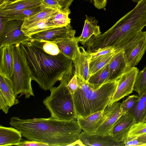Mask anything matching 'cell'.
<instances>
[{"mask_svg":"<svg viewBox=\"0 0 146 146\" xmlns=\"http://www.w3.org/2000/svg\"><path fill=\"white\" fill-rule=\"evenodd\" d=\"M78 88L72 94L76 118L103 110L109 104L117 84V80L109 82L94 89L77 76Z\"/></svg>","mask_w":146,"mask_h":146,"instance_id":"cell-4","label":"cell"},{"mask_svg":"<svg viewBox=\"0 0 146 146\" xmlns=\"http://www.w3.org/2000/svg\"><path fill=\"white\" fill-rule=\"evenodd\" d=\"M41 0H17L0 5V15L17 12L40 5Z\"/></svg>","mask_w":146,"mask_h":146,"instance_id":"cell-17","label":"cell"},{"mask_svg":"<svg viewBox=\"0 0 146 146\" xmlns=\"http://www.w3.org/2000/svg\"><path fill=\"white\" fill-rule=\"evenodd\" d=\"M118 49L112 53L90 58L89 65L90 76L109 63Z\"/></svg>","mask_w":146,"mask_h":146,"instance_id":"cell-27","label":"cell"},{"mask_svg":"<svg viewBox=\"0 0 146 146\" xmlns=\"http://www.w3.org/2000/svg\"><path fill=\"white\" fill-rule=\"evenodd\" d=\"M79 139L84 146H122L123 142L114 140L110 135L89 134L84 131L81 132Z\"/></svg>","mask_w":146,"mask_h":146,"instance_id":"cell-12","label":"cell"},{"mask_svg":"<svg viewBox=\"0 0 146 146\" xmlns=\"http://www.w3.org/2000/svg\"><path fill=\"white\" fill-rule=\"evenodd\" d=\"M146 26V0H140L135 7L104 33L93 35L84 46L90 53L112 47L122 48L126 43Z\"/></svg>","mask_w":146,"mask_h":146,"instance_id":"cell-2","label":"cell"},{"mask_svg":"<svg viewBox=\"0 0 146 146\" xmlns=\"http://www.w3.org/2000/svg\"><path fill=\"white\" fill-rule=\"evenodd\" d=\"M70 14L60 10L52 18L51 20L57 27L65 26L70 23L71 19L68 17Z\"/></svg>","mask_w":146,"mask_h":146,"instance_id":"cell-31","label":"cell"},{"mask_svg":"<svg viewBox=\"0 0 146 146\" xmlns=\"http://www.w3.org/2000/svg\"><path fill=\"white\" fill-rule=\"evenodd\" d=\"M110 73L109 63L90 76L87 81L89 85L94 89L98 88L103 84L109 82Z\"/></svg>","mask_w":146,"mask_h":146,"instance_id":"cell-23","label":"cell"},{"mask_svg":"<svg viewBox=\"0 0 146 146\" xmlns=\"http://www.w3.org/2000/svg\"><path fill=\"white\" fill-rule=\"evenodd\" d=\"M135 123L131 116L127 113L122 114L113 126L110 135L117 141L123 142L131 126Z\"/></svg>","mask_w":146,"mask_h":146,"instance_id":"cell-15","label":"cell"},{"mask_svg":"<svg viewBox=\"0 0 146 146\" xmlns=\"http://www.w3.org/2000/svg\"><path fill=\"white\" fill-rule=\"evenodd\" d=\"M139 70L136 67H132L122 75L118 80L115 91L109 105L111 104L132 93Z\"/></svg>","mask_w":146,"mask_h":146,"instance_id":"cell-9","label":"cell"},{"mask_svg":"<svg viewBox=\"0 0 146 146\" xmlns=\"http://www.w3.org/2000/svg\"><path fill=\"white\" fill-rule=\"evenodd\" d=\"M9 123L28 140L49 146L71 145L79 139L82 129L75 119L61 120L51 117L22 119L14 116Z\"/></svg>","mask_w":146,"mask_h":146,"instance_id":"cell-1","label":"cell"},{"mask_svg":"<svg viewBox=\"0 0 146 146\" xmlns=\"http://www.w3.org/2000/svg\"><path fill=\"white\" fill-rule=\"evenodd\" d=\"M120 102H115L108 105L105 108L107 112L106 117L102 124L92 133L110 135L113 126L122 114Z\"/></svg>","mask_w":146,"mask_h":146,"instance_id":"cell-11","label":"cell"},{"mask_svg":"<svg viewBox=\"0 0 146 146\" xmlns=\"http://www.w3.org/2000/svg\"><path fill=\"white\" fill-rule=\"evenodd\" d=\"M79 42L78 37H74L63 39L56 44L60 52L72 60L76 56Z\"/></svg>","mask_w":146,"mask_h":146,"instance_id":"cell-22","label":"cell"},{"mask_svg":"<svg viewBox=\"0 0 146 146\" xmlns=\"http://www.w3.org/2000/svg\"><path fill=\"white\" fill-rule=\"evenodd\" d=\"M73 76L72 68L62 76L58 86L50 90V95L44 100L43 103L50 112L51 117L64 121L76 119L72 95L67 87Z\"/></svg>","mask_w":146,"mask_h":146,"instance_id":"cell-5","label":"cell"},{"mask_svg":"<svg viewBox=\"0 0 146 146\" xmlns=\"http://www.w3.org/2000/svg\"><path fill=\"white\" fill-rule=\"evenodd\" d=\"M134 2L138 3L140 0H131Z\"/></svg>","mask_w":146,"mask_h":146,"instance_id":"cell-45","label":"cell"},{"mask_svg":"<svg viewBox=\"0 0 146 146\" xmlns=\"http://www.w3.org/2000/svg\"><path fill=\"white\" fill-rule=\"evenodd\" d=\"M146 146V144H145L143 146Z\"/></svg>","mask_w":146,"mask_h":146,"instance_id":"cell-46","label":"cell"},{"mask_svg":"<svg viewBox=\"0 0 146 146\" xmlns=\"http://www.w3.org/2000/svg\"><path fill=\"white\" fill-rule=\"evenodd\" d=\"M123 143L126 146H141L142 145L138 141L137 137H130L127 135L123 139Z\"/></svg>","mask_w":146,"mask_h":146,"instance_id":"cell-36","label":"cell"},{"mask_svg":"<svg viewBox=\"0 0 146 146\" xmlns=\"http://www.w3.org/2000/svg\"><path fill=\"white\" fill-rule=\"evenodd\" d=\"M146 111V92L140 96L133 107L126 113L131 116L137 123L142 121Z\"/></svg>","mask_w":146,"mask_h":146,"instance_id":"cell-26","label":"cell"},{"mask_svg":"<svg viewBox=\"0 0 146 146\" xmlns=\"http://www.w3.org/2000/svg\"><path fill=\"white\" fill-rule=\"evenodd\" d=\"M122 48L127 66L130 68L135 67L146 50V31L140 32L127 41Z\"/></svg>","mask_w":146,"mask_h":146,"instance_id":"cell-7","label":"cell"},{"mask_svg":"<svg viewBox=\"0 0 146 146\" xmlns=\"http://www.w3.org/2000/svg\"><path fill=\"white\" fill-rule=\"evenodd\" d=\"M23 21L7 19L2 33L0 34V48L6 46L21 44L30 38L21 30Z\"/></svg>","mask_w":146,"mask_h":146,"instance_id":"cell-8","label":"cell"},{"mask_svg":"<svg viewBox=\"0 0 146 146\" xmlns=\"http://www.w3.org/2000/svg\"><path fill=\"white\" fill-rule=\"evenodd\" d=\"M0 92L3 94L10 107L19 103L14 91L11 79L1 74H0Z\"/></svg>","mask_w":146,"mask_h":146,"instance_id":"cell-20","label":"cell"},{"mask_svg":"<svg viewBox=\"0 0 146 146\" xmlns=\"http://www.w3.org/2000/svg\"><path fill=\"white\" fill-rule=\"evenodd\" d=\"M54 16L21 30L27 36L30 38L32 35L50 29L57 27L51 20V19Z\"/></svg>","mask_w":146,"mask_h":146,"instance_id":"cell-28","label":"cell"},{"mask_svg":"<svg viewBox=\"0 0 146 146\" xmlns=\"http://www.w3.org/2000/svg\"><path fill=\"white\" fill-rule=\"evenodd\" d=\"M141 121L146 122V111Z\"/></svg>","mask_w":146,"mask_h":146,"instance_id":"cell-44","label":"cell"},{"mask_svg":"<svg viewBox=\"0 0 146 146\" xmlns=\"http://www.w3.org/2000/svg\"><path fill=\"white\" fill-rule=\"evenodd\" d=\"M107 115L106 109L94 113L86 117L76 118L80 127L88 133H94L102 124Z\"/></svg>","mask_w":146,"mask_h":146,"instance_id":"cell-16","label":"cell"},{"mask_svg":"<svg viewBox=\"0 0 146 146\" xmlns=\"http://www.w3.org/2000/svg\"><path fill=\"white\" fill-rule=\"evenodd\" d=\"M134 90L140 96L146 92V66L139 71L136 77Z\"/></svg>","mask_w":146,"mask_h":146,"instance_id":"cell-30","label":"cell"},{"mask_svg":"<svg viewBox=\"0 0 146 146\" xmlns=\"http://www.w3.org/2000/svg\"><path fill=\"white\" fill-rule=\"evenodd\" d=\"M62 7L61 11L70 13L69 7L74 0H56Z\"/></svg>","mask_w":146,"mask_h":146,"instance_id":"cell-39","label":"cell"},{"mask_svg":"<svg viewBox=\"0 0 146 146\" xmlns=\"http://www.w3.org/2000/svg\"><path fill=\"white\" fill-rule=\"evenodd\" d=\"M10 107L1 93L0 92V109L7 114Z\"/></svg>","mask_w":146,"mask_h":146,"instance_id":"cell-40","label":"cell"},{"mask_svg":"<svg viewBox=\"0 0 146 146\" xmlns=\"http://www.w3.org/2000/svg\"><path fill=\"white\" fill-rule=\"evenodd\" d=\"M60 10L45 7L40 12L24 21L21 30L55 16Z\"/></svg>","mask_w":146,"mask_h":146,"instance_id":"cell-24","label":"cell"},{"mask_svg":"<svg viewBox=\"0 0 146 146\" xmlns=\"http://www.w3.org/2000/svg\"><path fill=\"white\" fill-rule=\"evenodd\" d=\"M140 96L133 94L128 96L120 104V108L122 114H125L133 107Z\"/></svg>","mask_w":146,"mask_h":146,"instance_id":"cell-33","label":"cell"},{"mask_svg":"<svg viewBox=\"0 0 146 146\" xmlns=\"http://www.w3.org/2000/svg\"><path fill=\"white\" fill-rule=\"evenodd\" d=\"M146 134V122L141 121L134 124L131 127L127 136L137 137Z\"/></svg>","mask_w":146,"mask_h":146,"instance_id":"cell-32","label":"cell"},{"mask_svg":"<svg viewBox=\"0 0 146 146\" xmlns=\"http://www.w3.org/2000/svg\"><path fill=\"white\" fill-rule=\"evenodd\" d=\"M13 59L12 75L10 78L16 96L21 94L26 98L34 96L31 84L32 80L25 54L21 44L11 45Z\"/></svg>","mask_w":146,"mask_h":146,"instance_id":"cell-6","label":"cell"},{"mask_svg":"<svg viewBox=\"0 0 146 146\" xmlns=\"http://www.w3.org/2000/svg\"><path fill=\"white\" fill-rule=\"evenodd\" d=\"M22 134L13 127L0 126V146L15 145L22 140Z\"/></svg>","mask_w":146,"mask_h":146,"instance_id":"cell-18","label":"cell"},{"mask_svg":"<svg viewBox=\"0 0 146 146\" xmlns=\"http://www.w3.org/2000/svg\"><path fill=\"white\" fill-rule=\"evenodd\" d=\"M0 74L11 78L12 75L13 66V55L11 46L0 48Z\"/></svg>","mask_w":146,"mask_h":146,"instance_id":"cell-19","label":"cell"},{"mask_svg":"<svg viewBox=\"0 0 146 146\" xmlns=\"http://www.w3.org/2000/svg\"><path fill=\"white\" fill-rule=\"evenodd\" d=\"M138 141L141 143V146H143L146 144V134L141 135L137 137Z\"/></svg>","mask_w":146,"mask_h":146,"instance_id":"cell-42","label":"cell"},{"mask_svg":"<svg viewBox=\"0 0 146 146\" xmlns=\"http://www.w3.org/2000/svg\"><path fill=\"white\" fill-rule=\"evenodd\" d=\"M18 146H49L46 143L42 142L29 140L22 141L15 145Z\"/></svg>","mask_w":146,"mask_h":146,"instance_id":"cell-37","label":"cell"},{"mask_svg":"<svg viewBox=\"0 0 146 146\" xmlns=\"http://www.w3.org/2000/svg\"><path fill=\"white\" fill-rule=\"evenodd\" d=\"M110 73L109 81L118 80L131 68L127 65L123 48L118 49L109 62Z\"/></svg>","mask_w":146,"mask_h":146,"instance_id":"cell-13","label":"cell"},{"mask_svg":"<svg viewBox=\"0 0 146 146\" xmlns=\"http://www.w3.org/2000/svg\"><path fill=\"white\" fill-rule=\"evenodd\" d=\"M98 21L94 17L86 16L82 34L78 36L79 42L82 45L93 35L101 34L100 26L98 25Z\"/></svg>","mask_w":146,"mask_h":146,"instance_id":"cell-21","label":"cell"},{"mask_svg":"<svg viewBox=\"0 0 146 146\" xmlns=\"http://www.w3.org/2000/svg\"><path fill=\"white\" fill-rule=\"evenodd\" d=\"M17 0H0V5L11 3Z\"/></svg>","mask_w":146,"mask_h":146,"instance_id":"cell-43","label":"cell"},{"mask_svg":"<svg viewBox=\"0 0 146 146\" xmlns=\"http://www.w3.org/2000/svg\"><path fill=\"white\" fill-rule=\"evenodd\" d=\"M67 89L71 94H74L78 88L77 76L74 74L67 85Z\"/></svg>","mask_w":146,"mask_h":146,"instance_id":"cell-34","label":"cell"},{"mask_svg":"<svg viewBox=\"0 0 146 146\" xmlns=\"http://www.w3.org/2000/svg\"><path fill=\"white\" fill-rule=\"evenodd\" d=\"M95 7L99 9L104 8L106 6L107 0H93Z\"/></svg>","mask_w":146,"mask_h":146,"instance_id":"cell-41","label":"cell"},{"mask_svg":"<svg viewBox=\"0 0 146 146\" xmlns=\"http://www.w3.org/2000/svg\"><path fill=\"white\" fill-rule=\"evenodd\" d=\"M25 54L32 80L44 90H50L73 68L72 60L61 52L48 54L29 40L21 44Z\"/></svg>","mask_w":146,"mask_h":146,"instance_id":"cell-3","label":"cell"},{"mask_svg":"<svg viewBox=\"0 0 146 146\" xmlns=\"http://www.w3.org/2000/svg\"><path fill=\"white\" fill-rule=\"evenodd\" d=\"M90 54L83 47H78L75 58L72 60L75 67L74 74L87 82L90 77L89 65Z\"/></svg>","mask_w":146,"mask_h":146,"instance_id":"cell-14","label":"cell"},{"mask_svg":"<svg viewBox=\"0 0 146 146\" xmlns=\"http://www.w3.org/2000/svg\"><path fill=\"white\" fill-rule=\"evenodd\" d=\"M117 49H115L112 47H109L101 49L96 52L90 53L91 55V58L98 56L112 53Z\"/></svg>","mask_w":146,"mask_h":146,"instance_id":"cell-35","label":"cell"},{"mask_svg":"<svg viewBox=\"0 0 146 146\" xmlns=\"http://www.w3.org/2000/svg\"><path fill=\"white\" fill-rule=\"evenodd\" d=\"M45 7L42 3L39 6L32 7L16 12L0 15L8 20H19L24 21L40 12Z\"/></svg>","mask_w":146,"mask_h":146,"instance_id":"cell-25","label":"cell"},{"mask_svg":"<svg viewBox=\"0 0 146 146\" xmlns=\"http://www.w3.org/2000/svg\"><path fill=\"white\" fill-rule=\"evenodd\" d=\"M42 4L46 7L61 11L62 7L56 0H41Z\"/></svg>","mask_w":146,"mask_h":146,"instance_id":"cell-38","label":"cell"},{"mask_svg":"<svg viewBox=\"0 0 146 146\" xmlns=\"http://www.w3.org/2000/svg\"><path fill=\"white\" fill-rule=\"evenodd\" d=\"M29 40L41 48L44 52L50 55H56L61 52L57 45L54 42L31 38Z\"/></svg>","mask_w":146,"mask_h":146,"instance_id":"cell-29","label":"cell"},{"mask_svg":"<svg viewBox=\"0 0 146 146\" xmlns=\"http://www.w3.org/2000/svg\"><path fill=\"white\" fill-rule=\"evenodd\" d=\"M76 31L70 23L62 27L50 29L34 34L31 39L50 41L56 43L63 39L75 37Z\"/></svg>","mask_w":146,"mask_h":146,"instance_id":"cell-10","label":"cell"}]
</instances>
